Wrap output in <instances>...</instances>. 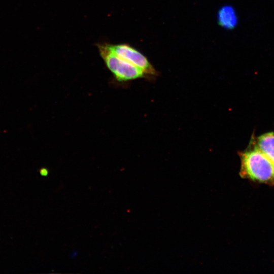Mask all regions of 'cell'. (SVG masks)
Masks as SVG:
<instances>
[{"mask_svg": "<svg viewBox=\"0 0 274 274\" xmlns=\"http://www.w3.org/2000/svg\"><path fill=\"white\" fill-rule=\"evenodd\" d=\"M97 47L107 67L118 81L132 80L142 78L145 75L141 69L112 52L108 44H98Z\"/></svg>", "mask_w": 274, "mask_h": 274, "instance_id": "2", "label": "cell"}, {"mask_svg": "<svg viewBox=\"0 0 274 274\" xmlns=\"http://www.w3.org/2000/svg\"><path fill=\"white\" fill-rule=\"evenodd\" d=\"M251 143L274 163V132L263 134Z\"/></svg>", "mask_w": 274, "mask_h": 274, "instance_id": "4", "label": "cell"}, {"mask_svg": "<svg viewBox=\"0 0 274 274\" xmlns=\"http://www.w3.org/2000/svg\"><path fill=\"white\" fill-rule=\"evenodd\" d=\"M110 50L120 57L141 69L145 74L155 76L156 70L140 51L126 44H108Z\"/></svg>", "mask_w": 274, "mask_h": 274, "instance_id": "3", "label": "cell"}, {"mask_svg": "<svg viewBox=\"0 0 274 274\" xmlns=\"http://www.w3.org/2000/svg\"><path fill=\"white\" fill-rule=\"evenodd\" d=\"M218 21L219 24L226 28L232 29L236 26L237 18L233 8L229 6H224L218 12Z\"/></svg>", "mask_w": 274, "mask_h": 274, "instance_id": "5", "label": "cell"}, {"mask_svg": "<svg viewBox=\"0 0 274 274\" xmlns=\"http://www.w3.org/2000/svg\"><path fill=\"white\" fill-rule=\"evenodd\" d=\"M240 153L242 177L259 182L274 184V163L251 143Z\"/></svg>", "mask_w": 274, "mask_h": 274, "instance_id": "1", "label": "cell"}, {"mask_svg": "<svg viewBox=\"0 0 274 274\" xmlns=\"http://www.w3.org/2000/svg\"><path fill=\"white\" fill-rule=\"evenodd\" d=\"M40 174L43 176H46L48 175V170L45 168H42L40 170Z\"/></svg>", "mask_w": 274, "mask_h": 274, "instance_id": "6", "label": "cell"}]
</instances>
